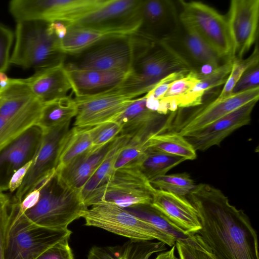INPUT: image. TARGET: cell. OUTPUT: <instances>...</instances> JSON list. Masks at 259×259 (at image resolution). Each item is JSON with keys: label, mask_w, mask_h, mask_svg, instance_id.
Returning <instances> with one entry per match:
<instances>
[{"label": "cell", "mask_w": 259, "mask_h": 259, "mask_svg": "<svg viewBox=\"0 0 259 259\" xmlns=\"http://www.w3.org/2000/svg\"><path fill=\"white\" fill-rule=\"evenodd\" d=\"M141 220L148 223L161 232L191 245L197 240V234L188 235L170 221L163 214L150 204H140L124 208Z\"/></svg>", "instance_id": "f1b7e54d"}, {"label": "cell", "mask_w": 259, "mask_h": 259, "mask_svg": "<svg viewBox=\"0 0 259 259\" xmlns=\"http://www.w3.org/2000/svg\"><path fill=\"white\" fill-rule=\"evenodd\" d=\"M179 13L173 1L143 0L139 32L159 41L180 27Z\"/></svg>", "instance_id": "d6986e66"}, {"label": "cell", "mask_w": 259, "mask_h": 259, "mask_svg": "<svg viewBox=\"0 0 259 259\" xmlns=\"http://www.w3.org/2000/svg\"><path fill=\"white\" fill-rule=\"evenodd\" d=\"M9 77L6 75L5 72L0 71V82L9 80Z\"/></svg>", "instance_id": "f907efd6"}, {"label": "cell", "mask_w": 259, "mask_h": 259, "mask_svg": "<svg viewBox=\"0 0 259 259\" xmlns=\"http://www.w3.org/2000/svg\"><path fill=\"white\" fill-rule=\"evenodd\" d=\"M122 246H94L90 250L87 259H118Z\"/></svg>", "instance_id": "bcb514c9"}, {"label": "cell", "mask_w": 259, "mask_h": 259, "mask_svg": "<svg viewBox=\"0 0 259 259\" xmlns=\"http://www.w3.org/2000/svg\"><path fill=\"white\" fill-rule=\"evenodd\" d=\"M15 42L10 63L37 70L64 62L66 55L59 49V40L40 21L17 22Z\"/></svg>", "instance_id": "277c9868"}, {"label": "cell", "mask_w": 259, "mask_h": 259, "mask_svg": "<svg viewBox=\"0 0 259 259\" xmlns=\"http://www.w3.org/2000/svg\"><path fill=\"white\" fill-rule=\"evenodd\" d=\"M88 208L81 191L62 183L54 169L43 177L35 204L24 212L20 211L28 220L38 226L65 229L73 221L81 218Z\"/></svg>", "instance_id": "7a4b0ae2"}, {"label": "cell", "mask_w": 259, "mask_h": 259, "mask_svg": "<svg viewBox=\"0 0 259 259\" xmlns=\"http://www.w3.org/2000/svg\"><path fill=\"white\" fill-rule=\"evenodd\" d=\"M175 245L167 251L159 254L155 259H179L175 255Z\"/></svg>", "instance_id": "681fc988"}, {"label": "cell", "mask_w": 259, "mask_h": 259, "mask_svg": "<svg viewBox=\"0 0 259 259\" xmlns=\"http://www.w3.org/2000/svg\"><path fill=\"white\" fill-rule=\"evenodd\" d=\"M14 34L5 26L0 24V71L5 72L9 67L10 50Z\"/></svg>", "instance_id": "b9f144b4"}, {"label": "cell", "mask_w": 259, "mask_h": 259, "mask_svg": "<svg viewBox=\"0 0 259 259\" xmlns=\"http://www.w3.org/2000/svg\"><path fill=\"white\" fill-rule=\"evenodd\" d=\"M113 140L99 148L90 147L56 171L60 181L71 188L81 191L103 161Z\"/></svg>", "instance_id": "603a6c76"}, {"label": "cell", "mask_w": 259, "mask_h": 259, "mask_svg": "<svg viewBox=\"0 0 259 259\" xmlns=\"http://www.w3.org/2000/svg\"><path fill=\"white\" fill-rule=\"evenodd\" d=\"M166 244L161 241L130 240L122 245L118 259H149L154 253L165 251Z\"/></svg>", "instance_id": "8d00e7d4"}, {"label": "cell", "mask_w": 259, "mask_h": 259, "mask_svg": "<svg viewBox=\"0 0 259 259\" xmlns=\"http://www.w3.org/2000/svg\"><path fill=\"white\" fill-rule=\"evenodd\" d=\"M232 45V60L241 59L258 34V0H232L226 17Z\"/></svg>", "instance_id": "9a60e30c"}, {"label": "cell", "mask_w": 259, "mask_h": 259, "mask_svg": "<svg viewBox=\"0 0 259 259\" xmlns=\"http://www.w3.org/2000/svg\"><path fill=\"white\" fill-rule=\"evenodd\" d=\"M70 237H67L55 244L36 259H74L68 243Z\"/></svg>", "instance_id": "f6af8a7d"}, {"label": "cell", "mask_w": 259, "mask_h": 259, "mask_svg": "<svg viewBox=\"0 0 259 259\" xmlns=\"http://www.w3.org/2000/svg\"><path fill=\"white\" fill-rule=\"evenodd\" d=\"M36 100L24 79L10 78L8 85L0 89V116L7 117L21 112Z\"/></svg>", "instance_id": "484cf974"}, {"label": "cell", "mask_w": 259, "mask_h": 259, "mask_svg": "<svg viewBox=\"0 0 259 259\" xmlns=\"http://www.w3.org/2000/svg\"><path fill=\"white\" fill-rule=\"evenodd\" d=\"M233 60H229L210 73L201 76L184 98L181 108L195 107L202 104L205 94L210 89L225 84L230 72Z\"/></svg>", "instance_id": "f546056e"}, {"label": "cell", "mask_w": 259, "mask_h": 259, "mask_svg": "<svg viewBox=\"0 0 259 259\" xmlns=\"http://www.w3.org/2000/svg\"><path fill=\"white\" fill-rule=\"evenodd\" d=\"M43 135L42 130L34 125L0 151V191L8 190L12 175L33 159Z\"/></svg>", "instance_id": "ac0fdd59"}, {"label": "cell", "mask_w": 259, "mask_h": 259, "mask_svg": "<svg viewBox=\"0 0 259 259\" xmlns=\"http://www.w3.org/2000/svg\"><path fill=\"white\" fill-rule=\"evenodd\" d=\"M65 66L76 97L94 95L114 89L129 72L80 69L69 63Z\"/></svg>", "instance_id": "7402d4cb"}, {"label": "cell", "mask_w": 259, "mask_h": 259, "mask_svg": "<svg viewBox=\"0 0 259 259\" xmlns=\"http://www.w3.org/2000/svg\"><path fill=\"white\" fill-rule=\"evenodd\" d=\"M104 0H13L9 11L17 22L62 21L70 24L100 6Z\"/></svg>", "instance_id": "30bf717a"}, {"label": "cell", "mask_w": 259, "mask_h": 259, "mask_svg": "<svg viewBox=\"0 0 259 259\" xmlns=\"http://www.w3.org/2000/svg\"><path fill=\"white\" fill-rule=\"evenodd\" d=\"M130 139L127 136L121 135H119L114 139L103 161L81 191L84 201L113 172L117 158Z\"/></svg>", "instance_id": "d6a6232c"}, {"label": "cell", "mask_w": 259, "mask_h": 259, "mask_svg": "<svg viewBox=\"0 0 259 259\" xmlns=\"http://www.w3.org/2000/svg\"><path fill=\"white\" fill-rule=\"evenodd\" d=\"M143 0H104L94 10L70 24L122 35L138 32ZM69 25V24H68Z\"/></svg>", "instance_id": "8fae6325"}, {"label": "cell", "mask_w": 259, "mask_h": 259, "mask_svg": "<svg viewBox=\"0 0 259 259\" xmlns=\"http://www.w3.org/2000/svg\"><path fill=\"white\" fill-rule=\"evenodd\" d=\"M258 100L249 102L209 125L194 132L186 139L196 151H205L219 145L231 134L251 121L252 110Z\"/></svg>", "instance_id": "e0dca14e"}, {"label": "cell", "mask_w": 259, "mask_h": 259, "mask_svg": "<svg viewBox=\"0 0 259 259\" xmlns=\"http://www.w3.org/2000/svg\"><path fill=\"white\" fill-rule=\"evenodd\" d=\"M187 65L191 71L202 76L210 73L224 63L215 53L197 34L181 24L172 35L159 41Z\"/></svg>", "instance_id": "4fadbf2b"}, {"label": "cell", "mask_w": 259, "mask_h": 259, "mask_svg": "<svg viewBox=\"0 0 259 259\" xmlns=\"http://www.w3.org/2000/svg\"><path fill=\"white\" fill-rule=\"evenodd\" d=\"M148 139L142 140L130 139L117 158L114 170L138 160L147 149Z\"/></svg>", "instance_id": "ab89813d"}, {"label": "cell", "mask_w": 259, "mask_h": 259, "mask_svg": "<svg viewBox=\"0 0 259 259\" xmlns=\"http://www.w3.org/2000/svg\"><path fill=\"white\" fill-rule=\"evenodd\" d=\"M43 105L37 100L21 112L7 117L0 116V151L36 124Z\"/></svg>", "instance_id": "d4e9b609"}, {"label": "cell", "mask_w": 259, "mask_h": 259, "mask_svg": "<svg viewBox=\"0 0 259 259\" xmlns=\"http://www.w3.org/2000/svg\"><path fill=\"white\" fill-rule=\"evenodd\" d=\"M180 259H218L200 236L197 245L194 246L181 241L175 243Z\"/></svg>", "instance_id": "60d3db41"}, {"label": "cell", "mask_w": 259, "mask_h": 259, "mask_svg": "<svg viewBox=\"0 0 259 259\" xmlns=\"http://www.w3.org/2000/svg\"><path fill=\"white\" fill-rule=\"evenodd\" d=\"M188 195L199 215L198 234L218 259H259L257 233L243 210L208 184L197 185Z\"/></svg>", "instance_id": "6da1fadb"}, {"label": "cell", "mask_w": 259, "mask_h": 259, "mask_svg": "<svg viewBox=\"0 0 259 259\" xmlns=\"http://www.w3.org/2000/svg\"><path fill=\"white\" fill-rule=\"evenodd\" d=\"M151 204L186 235L197 234L202 228L197 210L185 196L154 189Z\"/></svg>", "instance_id": "ffe728a7"}, {"label": "cell", "mask_w": 259, "mask_h": 259, "mask_svg": "<svg viewBox=\"0 0 259 259\" xmlns=\"http://www.w3.org/2000/svg\"><path fill=\"white\" fill-rule=\"evenodd\" d=\"M154 190L138 165L132 162L115 170L84 202L88 207L101 202L122 208L150 204Z\"/></svg>", "instance_id": "52a82bcc"}, {"label": "cell", "mask_w": 259, "mask_h": 259, "mask_svg": "<svg viewBox=\"0 0 259 259\" xmlns=\"http://www.w3.org/2000/svg\"><path fill=\"white\" fill-rule=\"evenodd\" d=\"M155 189L166 191L182 196L189 195L196 185L187 172L165 175L149 181Z\"/></svg>", "instance_id": "d590c367"}, {"label": "cell", "mask_w": 259, "mask_h": 259, "mask_svg": "<svg viewBox=\"0 0 259 259\" xmlns=\"http://www.w3.org/2000/svg\"><path fill=\"white\" fill-rule=\"evenodd\" d=\"M134 99L116 88L96 95L75 97L77 113L73 126L89 128L114 121Z\"/></svg>", "instance_id": "5bb4252c"}, {"label": "cell", "mask_w": 259, "mask_h": 259, "mask_svg": "<svg viewBox=\"0 0 259 259\" xmlns=\"http://www.w3.org/2000/svg\"><path fill=\"white\" fill-rule=\"evenodd\" d=\"M32 160L19 168L11 177L8 186L11 193L15 192L22 184L23 180L32 164Z\"/></svg>", "instance_id": "7dc6e473"}, {"label": "cell", "mask_w": 259, "mask_h": 259, "mask_svg": "<svg viewBox=\"0 0 259 259\" xmlns=\"http://www.w3.org/2000/svg\"><path fill=\"white\" fill-rule=\"evenodd\" d=\"M81 218L84 225L100 228L130 240H157L172 247L175 239L141 220L124 208L114 204L101 202L91 206Z\"/></svg>", "instance_id": "ba28073f"}, {"label": "cell", "mask_w": 259, "mask_h": 259, "mask_svg": "<svg viewBox=\"0 0 259 259\" xmlns=\"http://www.w3.org/2000/svg\"><path fill=\"white\" fill-rule=\"evenodd\" d=\"M92 143L89 128L73 126L70 129L61 145L55 170H60L89 149L92 146Z\"/></svg>", "instance_id": "e575fe53"}, {"label": "cell", "mask_w": 259, "mask_h": 259, "mask_svg": "<svg viewBox=\"0 0 259 259\" xmlns=\"http://www.w3.org/2000/svg\"><path fill=\"white\" fill-rule=\"evenodd\" d=\"M251 55L246 59L233 60L229 75L224 84L219 99L225 98L231 95L232 90L243 73L250 67L259 64V53L257 44Z\"/></svg>", "instance_id": "74e56055"}, {"label": "cell", "mask_w": 259, "mask_h": 259, "mask_svg": "<svg viewBox=\"0 0 259 259\" xmlns=\"http://www.w3.org/2000/svg\"><path fill=\"white\" fill-rule=\"evenodd\" d=\"M48 27L50 31L55 35L59 41L65 37L67 32V24L62 21L48 23Z\"/></svg>", "instance_id": "c3c4849f"}, {"label": "cell", "mask_w": 259, "mask_h": 259, "mask_svg": "<svg viewBox=\"0 0 259 259\" xmlns=\"http://www.w3.org/2000/svg\"><path fill=\"white\" fill-rule=\"evenodd\" d=\"M77 113L74 99L67 96L44 104L36 125L45 133L70 123Z\"/></svg>", "instance_id": "4316f807"}, {"label": "cell", "mask_w": 259, "mask_h": 259, "mask_svg": "<svg viewBox=\"0 0 259 259\" xmlns=\"http://www.w3.org/2000/svg\"><path fill=\"white\" fill-rule=\"evenodd\" d=\"M259 88L231 94L222 99H215L209 103L197 106L187 115L177 116L173 121L169 118L165 131L186 137L223 117L244 104L258 100Z\"/></svg>", "instance_id": "7c38bea8"}, {"label": "cell", "mask_w": 259, "mask_h": 259, "mask_svg": "<svg viewBox=\"0 0 259 259\" xmlns=\"http://www.w3.org/2000/svg\"><path fill=\"white\" fill-rule=\"evenodd\" d=\"M200 76L198 73L190 71L183 77L173 81L163 97L157 103L154 111L166 115L169 112H175L181 108L184 98Z\"/></svg>", "instance_id": "1f68e13d"}, {"label": "cell", "mask_w": 259, "mask_h": 259, "mask_svg": "<svg viewBox=\"0 0 259 259\" xmlns=\"http://www.w3.org/2000/svg\"><path fill=\"white\" fill-rule=\"evenodd\" d=\"M157 41L139 32L104 39L76 55L74 66L128 72L137 57Z\"/></svg>", "instance_id": "5b68a950"}, {"label": "cell", "mask_w": 259, "mask_h": 259, "mask_svg": "<svg viewBox=\"0 0 259 259\" xmlns=\"http://www.w3.org/2000/svg\"><path fill=\"white\" fill-rule=\"evenodd\" d=\"M182 70H191L184 61L158 41L137 57L132 69L116 89L135 99L147 94L165 77Z\"/></svg>", "instance_id": "8992f818"}, {"label": "cell", "mask_w": 259, "mask_h": 259, "mask_svg": "<svg viewBox=\"0 0 259 259\" xmlns=\"http://www.w3.org/2000/svg\"><path fill=\"white\" fill-rule=\"evenodd\" d=\"M93 148H99L113 140L120 134L122 127L117 122L109 121L89 128Z\"/></svg>", "instance_id": "f35d334b"}, {"label": "cell", "mask_w": 259, "mask_h": 259, "mask_svg": "<svg viewBox=\"0 0 259 259\" xmlns=\"http://www.w3.org/2000/svg\"><path fill=\"white\" fill-rule=\"evenodd\" d=\"M70 123L44 133L32 164L13 199L20 202L25 195L40 179L55 169L63 140L70 130Z\"/></svg>", "instance_id": "2e32d148"}, {"label": "cell", "mask_w": 259, "mask_h": 259, "mask_svg": "<svg viewBox=\"0 0 259 259\" xmlns=\"http://www.w3.org/2000/svg\"><path fill=\"white\" fill-rule=\"evenodd\" d=\"M67 26L66 35L59 42L60 50L66 55H77L104 39L120 35L74 24Z\"/></svg>", "instance_id": "83f0119b"}, {"label": "cell", "mask_w": 259, "mask_h": 259, "mask_svg": "<svg viewBox=\"0 0 259 259\" xmlns=\"http://www.w3.org/2000/svg\"><path fill=\"white\" fill-rule=\"evenodd\" d=\"M259 64L247 69L234 86L231 94L259 88Z\"/></svg>", "instance_id": "ee69618b"}, {"label": "cell", "mask_w": 259, "mask_h": 259, "mask_svg": "<svg viewBox=\"0 0 259 259\" xmlns=\"http://www.w3.org/2000/svg\"><path fill=\"white\" fill-rule=\"evenodd\" d=\"M179 3L181 24L197 34L224 61L232 60V45L226 17L200 2Z\"/></svg>", "instance_id": "9c48e42d"}, {"label": "cell", "mask_w": 259, "mask_h": 259, "mask_svg": "<svg viewBox=\"0 0 259 259\" xmlns=\"http://www.w3.org/2000/svg\"><path fill=\"white\" fill-rule=\"evenodd\" d=\"M24 80L34 97L42 104L66 97L72 90L64 62L37 70Z\"/></svg>", "instance_id": "cb8c5ba5"}, {"label": "cell", "mask_w": 259, "mask_h": 259, "mask_svg": "<svg viewBox=\"0 0 259 259\" xmlns=\"http://www.w3.org/2000/svg\"><path fill=\"white\" fill-rule=\"evenodd\" d=\"M164 116L149 109L145 95L134 99L126 109L114 121L122 127L119 135L131 139L147 140L157 132Z\"/></svg>", "instance_id": "44dd1931"}, {"label": "cell", "mask_w": 259, "mask_h": 259, "mask_svg": "<svg viewBox=\"0 0 259 259\" xmlns=\"http://www.w3.org/2000/svg\"><path fill=\"white\" fill-rule=\"evenodd\" d=\"M11 203L12 198L5 191H0V259H4L6 230Z\"/></svg>", "instance_id": "7bdbcfd3"}, {"label": "cell", "mask_w": 259, "mask_h": 259, "mask_svg": "<svg viewBox=\"0 0 259 259\" xmlns=\"http://www.w3.org/2000/svg\"><path fill=\"white\" fill-rule=\"evenodd\" d=\"M12 199L5 234L4 259H36L47 249L70 237L71 231L36 225L28 220Z\"/></svg>", "instance_id": "3957f363"}, {"label": "cell", "mask_w": 259, "mask_h": 259, "mask_svg": "<svg viewBox=\"0 0 259 259\" xmlns=\"http://www.w3.org/2000/svg\"><path fill=\"white\" fill-rule=\"evenodd\" d=\"M185 160L181 157L148 148L145 153L134 162L149 181L166 175L169 170Z\"/></svg>", "instance_id": "836d02e7"}, {"label": "cell", "mask_w": 259, "mask_h": 259, "mask_svg": "<svg viewBox=\"0 0 259 259\" xmlns=\"http://www.w3.org/2000/svg\"><path fill=\"white\" fill-rule=\"evenodd\" d=\"M181 157L186 160L196 158V151L185 137L176 133L158 131L147 140V148Z\"/></svg>", "instance_id": "4dcf8cb0"}]
</instances>
